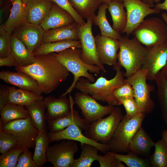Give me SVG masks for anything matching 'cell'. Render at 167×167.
Segmentation results:
<instances>
[{
    "label": "cell",
    "instance_id": "34",
    "mask_svg": "<svg viewBox=\"0 0 167 167\" xmlns=\"http://www.w3.org/2000/svg\"><path fill=\"white\" fill-rule=\"evenodd\" d=\"M78 14L87 20L92 19L102 3L101 0H69Z\"/></svg>",
    "mask_w": 167,
    "mask_h": 167
},
{
    "label": "cell",
    "instance_id": "1",
    "mask_svg": "<svg viewBox=\"0 0 167 167\" xmlns=\"http://www.w3.org/2000/svg\"><path fill=\"white\" fill-rule=\"evenodd\" d=\"M15 69L35 79L42 93L45 94L56 89L69 75V72L51 54L35 55L32 64L16 66Z\"/></svg>",
    "mask_w": 167,
    "mask_h": 167
},
{
    "label": "cell",
    "instance_id": "8",
    "mask_svg": "<svg viewBox=\"0 0 167 167\" xmlns=\"http://www.w3.org/2000/svg\"><path fill=\"white\" fill-rule=\"evenodd\" d=\"M147 71L141 68L126 79L132 86L134 92V98L142 112L148 114L153 111L155 103L151 97V92L154 91V86L146 81Z\"/></svg>",
    "mask_w": 167,
    "mask_h": 167
},
{
    "label": "cell",
    "instance_id": "22",
    "mask_svg": "<svg viewBox=\"0 0 167 167\" xmlns=\"http://www.w3.org/2000/svg\"><path fill=\"white\" fill-rule=\"evenodd\" d=\"M75 21L68 12L54 3L48 15L40 25L45 31L67 26Z\"/></svg>",
    "mask_w": 167,
    "mask_h": 167
},
{
    "label": "cell",
    "instance_id": "48",
    "mask_svg": "<svg viewBox=\"0 0 167 167\" xmlns=\"http://www.w3.org/2000/svg\"><path fill=\"white\" fill-rule=\"evenodd\" d=\"M19 66V65L15 60L10 54L4 58H0V66Z\"/></svg>",
    "mask_w": 167,
    "mask_h": 167
},
{
    "label": "cell",
    "instance_id": "19",
    "mask_svg": "<svg viewBox=\"0 0 167 167\" xmlns=\"http://www.w3.org/2000/svg\"><path fill=\"white\" fill-rule=\"evenodd\" d=\"M0 79L6 83L39 95L42 93L36 81L28 74L21 72L2 70Z\"/></svg>",
    "mask_w": 167,
    "mask_h": 167
},
{
    "label": "cell",
    "instance_id": "3",
    "mask_svg": "<svg viewBox=\"0 0 167 167\" xmlns=\"http://www.w3.org/2000/svg\"><path fill=\"white\" fill-rule=\"evenodd\" d=\"M74 76L73 82L61 95L66 96L75 88L79 79L82 77L88 79L91 82L96 81L94 76L89 72L100 74V68L96 65L88 64L84 62L81 57V49L75 47H72L61 51L51 53Z\"/></svg>",
    "mask_w": 167,
    "mask_h": 167
},
{
    "label": "cell",
    "instance_id": "20",
    "mask_svg": "<svg viewBox=\"0 0 167 167\" xmlns=\"http://www.w3.org/2000/svg\"><path fill=\"white\" fill-rule=\"evenodd\" d=\"M12 6L9 17L1 25L4 30L11 35L15 30L27 22L26 5L21 0H10Z\"/></svg>",
    "mask_w": 167,
    "mask_h": 167
},
{
    "label": "cell",
    "instance_id": "7",
    "mask_svg": "<svg viewBox=\"0 0 167 167\" xmlns=\"http://www.w3.org/2000/svg\"><path fill=\"white\" fill-rule=\"evenodd\" d=\"M132 34L146 46L157 45L167 41V25L158 17L144 19Z\"/></svg>",
    "mask_w": 167,
    "mask_h": 167
},
{
    "label": "cell",
    "instance_id": "12",
    "mask_svg": "<svg viewBox=\"0 0 167 167\" xmlns=\"http://www.w3.org/2000/svg\"><path fill=\"white\" fill-rule=\"evenodd\" d=\"M63 140L48 148V161L54 167H71L75 160V154L79 151L78 145L75 141Z\"/></svg>",
    "mask_w": 167,
    "mask_h": 167
},
{
    "label": "cell",
    "instance_id": "31",
    "mask_svg": "<svg viewBox=\"0 0 167 167\" xmlns=\"http://www.w3.org/2000/svg\"><path fill=\"white\" fill-rule=\"evenodd\" d=\"M72 47H75L81 49V44L80 40H66L42 43L32 54L34 56L47 54L58 52Z\"/></svg>",
    "mask_w": 167,
    "mask_h": 167
},
{
    "label": "cell",
    "instance_id": "16",
    "mask_svg": "<svg viewBox=\"0 0 167 167\" xmlns=\"http://www.w3.org/2000/svg\"><path fill=\"white\" fill-rule=\"evenodd\" d=\"M97 55L103 64L114 66L118 62V40L98 34L95 37Z\"/></svg>",
    "mask_w": 167,
    "mask_h": 167
},
{
    "label": "cell",
    "instance_id": "46",
    "mask_svg": "<svg viewBox=\"0 0 167 167\" xmlns=\"http://www.w3.org/2000/svg\"><path fill=\"white\" fill-rule=\"evenodd\" d=\"M32 157L28 148L24 149L19 156L16 167H37Z\"/></svg>",
    "mask_w": 167,
    "mask_h": 167
},
{
    "label": "cell",
    "instance_id": "42",
    "mask_svg": "<svg viewBox=\"0 0 167 167\" xmlns=\"http://www.w3.org/2000/svg\"><path fill=\"white\" fill-rule=\"evenodd\" d=\"M50 0L68 12L79 25H82L86 23L84 19L75 10L69 0Z\"/></svg>",
    "mask_w": 167,
    "mask_h": 167
},
{
    "label": "cell",
    "instance_id": "11",
    "mask_svg": "<svg viewBox=\"0 0 167 167\" xmlns=\"http://www.w3.org/2000/svg\"><path fill=\"white\" fill-rule=\"evenodd\" d=\"M93 24L91 19L87 20L84 24L79 25L78 33L81 44V58L86 63L96 65L100 68L101 71L105 73L107 71L97 55L95 37L92 30Z\"/></svg>",
    "mask_w": 167,
    "mask_h": 167
},
{
    "label": "cell",
    "instance_id": "38",
    "mask_svg": "<svg viewBox=\"0 0 167 167\" xmlns=\"http://www.w3.org/2000/svg\"><path fill=\"white\" fill-rule=\"evenodd\" d=\"M119 161L125 164L128 167H150L149 158L139 157L130 152L126 155L109 151Z\"/></svg>",
    "mask_w": 167,
    "mask_h": 167
},
{
    "label": "cell",
    "instance_id": "13",
    "mask_svg": "<svg viewBox=\"0 0 167 167\" xmlns=\"http://www.w3.org/2000/svg\"><path fill=\"white\" fill-rule=\"evenodd\" d=\"M146 47L147 51L141 68L147 71V79L152 81L154 80L156 75L166 65L167 41Z\"/></svg>",
    "mask_w": 167,
    "mask_h": 167
},
{
    "label": "cell",
    "instance_id": "14",
    "mask_svg": "<svg viewBox=\"0 0 167 167\" xmlns=\"http://www.w3.org/2000/svg\"><path fill=\"white\" fill-rule=\"evenodd\" d=\"M122 2L127 16V24L124 33L128 36L146 16L161 12L160 10L149 7L141 0H122Z\"/></svg>",
    "mask_w": 167,
    "mask_h": 167
},
{
    "label": "cell",
    "instance_id": "25",
    "mask_svg": "<svg viewBox=\"0 0 167 167\" xmlns=\"http://www.w3.org/2000/svg\"><path fill=\"white\" fill-rule=\"evenodd\" d=\"M47 122L49 132L52 133L61 131L74 123H75L82 130H84L89 124L81 117L78 111L74 108L69 113Z\"/></svg>",
    "mask_w": 167,
    "mask_h": 167
},
{
    "label": "cell",
    "instance_id": "6",
    "mask_svg": "<svg viewBox=\"0 0 167 167\" xmlns=\"http://www.w3.org/2000/svg\"><path fill=\"white\" fill-rule=\"evenodd\" d=\"M123 116L120 108L114 107L108 117L89 124L84 130V135L96 142L107 144Z\"/></svg>",
    "mask_w": 167,
    "mask_h": 167
},
{
    "label": "cell",
    "instance_id": "51",
    "mask_svg": "<svg viewBox=\"0 0 167 167\" xmlns=\"http://www.w3.org/2000/svg\"><path fill=\"white\" fill-rule=\"evenodd\" d=\"M162 139L165 142L167 147V130L163 131L162 133Z\"/></svg>",
    "mask_w": 167,
    "mask_h": 167
},
{
    "label": "cell",
    "instance_id": "9",
    "mask_svg": "<svg viewBox=\"0 0 167 167\" xmlns=\"http://www.w3.org/2000/svg\"><path fill=\"white\" fill-rule=\"evenodd\" d=\"M0 130L14 136L17 145L24 149L35 147V139L40 133L30 117L11 121L0 126Z\"/></svg>",
    "mask_w": 167,
    "mask_h": 167
},
{
    "label": "cell",
    "instance_id": "47",
    "mask_svg": "<svg viewBox=\"0 0 167 167\" xmlns=\"http://www.w3.org/2000/svg\"><path fill=\"white\" fill-rule=\"evenodd\" d=\"M9 91L7 87L2 84L0 86V112L8 103Z\"/></svg>",
    "mask_w": 167,
    "mask_h": 167
},
{
    "label": "cell",
    "instance_id": "55",
    "mask_svg": "<svg viewBox=\"0 0 167 167\" xmlns=\"http://www.w3.org/2000/svg\"><path fill=\"white\" fill-rule=\"evenodd\" d=\"M22 2L25 4L26 5L28 2L29 0H21Z\"/></svg>",
    "mask_w": 167,
    "mask_h": 167
},
{
    "label": "cell",
    "instance_id": "36",
    "mask_svg": "<svg viewBox=\"0 0 167 167\" xmlns=\"http://www.w3.org/2000/svg\"><path fill=\"white\" fill-rule=\"evenodd\" d=\"M154 80L157 88V95L163 120L167 125V79L161 71L156 75Z\"/></svg>",
    "mask_w": 167,
    "mask_h": 167
},
{
    "label": "cell",
    "instance_id": "17",
    "mask_svg": "<svg viewBox=\"0 0 167 167\" xmlns=\"http://www.w3.org/2000/svg\"><path fill=\"white\" fill-rule=\"evenodd\" d=\"M44 32L40 25L27 22L16 29L13 34L22 41L32 53L42 43Z\"/></svg>",
    "mask_w": 167,
    "mask_h": 167
},
{
    "label": "cell",
    "instance_id": "2",
    "mask_svg": "<svg viewBox=\"0 0 167 167\" xmlns=\"http://www.w3.org/2000/svg\"><path fill=\"white\" fill-rule=\"evenodd\" d=\"M121 67L118 62L113 66L116 73L114 77L109 80L101 76L92 83L87 78L81 77L77 82L75 88L90 95L97 101L117 106L113 92L116 88L126 82L123 72L121 70Z\"/></svg>",
    "mask_w": 167,
    "mask_h": 167
},
{
    "label": "cell",
    "instance_id": "49",
    "mask_svg": "<svg viewBox=\"0 0 167 167\" xmlns=\"http://www.w3.org/2000/svg\"><path fill=\"white\" fill-rule=\"evenodd\" d=\"M155 8L159 10H167V0L162 3H158L155 5Z\"/></svg>",
    "mask_w": 167,
    "mask_h": 167
},
{
    "label": "cell",
    "instance_id": "40",
    "mask_svg": "<svg viewBox=\"0 0 167 167\" xmlns=\"http://www.w3.org/2000/svg\"><path fill=\"white\" fill-rule=\"evenodd\" d=\"M11 35L0 26V58L9 56L11 52Z\"/></svg>",
    "mask_w": 167,
    "mask_h": 167
},
{
    "label": "cell",
    "instance_id": "27",
    "mask_svg": "<svg viewBox=\"0 0 167 167\" xmlns=\"http://www.w3.org/2000/svg\"><path fill=\"white\" fill-rule=\"evenodd\" d=\"M11 41L10 55L17 61L19 66H27L34 62L35 56L22 41L12 34Z\"/></svg>",
    "mask_w": 167,
    "mask_h": 167
},
{
    "label": "cell",
    "instance_id": "43",
    "mask_svg": "<svg viewBox=\"0 0 167 167\" xmlns=\"http://www.w3.org/2000/svg\"><path fill=\"white\" fill-rule=\"evenodd\" d=\"M119 105H122L125 108L126 115L129 117L135 116L142 112L137 105L134 98L132 97L124 98L118 100Z\"/></svg>",
    "mask_w": 167,
    "mask_h": 167
},
{
    "label": "cell",
    "instance_id": "5",
    "mask_svg": "<svg viewBox=\"0 0 167 167\" xmlns=\"http://www.w3.org/2000/svg\"><path fill=\"white\" fill-rule=\"evenodd\" d=\"M145 114L141 112L131 117L125 114L107 143L109 151L117 153L129 152V146L134 136L142 126Z\"/></svg>",
    "mask_w": 167,
    "mask_h": 167
},
{
    "label": "cell",
    "instance_id": "32",
    "mask_svg": "<svg viewBox=\"0 0 167 167\" xmlns=\"http://www.w3.org/2000/svg\"><path fill=\"white\" fill-rule=\"evenodd\" d=\"M7 87L9 91L8 103L24 106L37 100L44 99L43 95H37L29 91L17 88L14 86Z\"/></svg>",
    "mask_w": 167,
    "mask_h": 167
},
{
    "label": "cell",
    "instance_id": "57",
    "mask_svg": "<svg viewBox=\"0 0 167 167\" xmlns=\"http://www.w3.org/2000/svg\"><path fill=\"white\" fill-rule=\"evenodd\" d=\"M166 65H167V63H166ZM165 65V66H166Z\"/></svg>",
    "mask_w": 167,
    "mask_h": 167
},
{
    "label": "cell",
    "instance_id": "23",
    "mask_svg": "<svg viewBox=\"0 0 167 167\" xmlns=\"http://www.w3.org/2000/svg\"><path fill=\"white\" fill-rule=\"evenodd\" d=\"M79 25L75 21L67 26L44 31L42 43L66 40H79Z\"/></svg>",
    "mask_w": 167,
    "mask_h": 167
},
{
    "label": "cell",
    "instance_id": "21",
    "mask_svg": "<svg viewBox=\"0 0 167 167\" xmlns=\"http://www.w3.org/2000/svg\"><path fill=\"white\" fill-rule=\"evenodd\" d=\"M53 4L50 0H29L26 5L27 22L40 25L48 15Z\"/></svg>",
    "mask_w": 167,
    "mask_h": 167
},
{
    "label": "cell",
    "instance_id": "4",
    "mask_svg": "<svg viewBox=\"0 0 167 167\" xmlns=\"http://www.w3.org/2000/svg\"><path fill=\"white\" fill-rule=\"evenodd\" d=\"M118 40V62L125 69L123 75L127 78L141 68L147 48L134 37L131 39L126 35Z\"/></svg>",
    "mask_w": 167,
    "mask_h": 167
},
{
    "label": "cell",
    "instance_id": "28",
    "mask_svg": "<svg viewBox=\"0 0 167 167\" xmlns=\"http://www.w3.org/2000/svg\"><path fill=\"white\" fill-rule=\"evenodd\" d=\"M108 5V4L105 3H102L100 5L97 15L92 19L93 23L99 27L101 35L118 40L122 36L120 33L113 28L106 18V10Z\"/></svg>",
    "mask_w": 167,
    "mask_h": 167
},
{
    "label": "cell",
    "instance_id": "24",
    "mask_svg": "<svg viewBox=\"0 0 167 167\" xmlns=\"http://www.w3.org/2000/svg\"><path fill=\"white\" fill-rule=\"evenodd\" d=\"M155 143L141 126L130 142L128 152L142 158L149 155Z\"/></svg>",
    "mask_w": 167,
    "mask_h": 167
},
{
    "label": "cell",
    "instance_id": "54",
    "mask_svg": "<svg viewBox=\"0 0 167 167\" xmlns=\"http://www.w3.org/2000/svg\"><path fill=\"white\" fill-rule=\"evenodd\" d=\"M161 17L167 25V13L163 12L161 15Z\"/></svg>",
    "mask_w": 167,
    "mask_h": 167
},
{
    "label": "cell",
    "instance_id": "10",
    "mask_svg": "<svg viewBox=\"0 0 167 167\" xmlns=\"http://www.w3.org/2000/svg\"><path fill=\"white\" fill-rule=\"evenodd\" d=\"M74 101L80 110L83 118L89 124L110 114L114 108L109 105H102L90 95L81 92L75 93Z\"/></svg>",
    "mask_w": 167,
    "mask_h": 167
},
{
    "label": "cell",
    "instance_id": "33",
    "mask_svg": "<svg viewBox=\"0 0 167 167\" xmlns=\"http://www.w3.org/2000/svg\"><path fill=\"white\" fill-rule=\"evenodd\" d=\"M0 112V126L13 120L30 117L24 106L12 103H7Z\"/></svg>",
    "mask_w": 167,
    "mask_h": 167
},
{
    "label": "cell",
    "instance_id": "56",
    "mask_svg": "<svg viewBox=\"0 0 167 167\" xmlns=\"http://www.w3.org/2000/svg\"><path fill=\"white\" fill-rule=\"evenodd\" d=\"M160 0H154V2L158 3H159Z\"/></svg>",
    "mask_w": 167,
    "mask_h": 167
},
{
    "label": "cell",
    "instance_id": "39",
    "mask_svg": "<svg viewBox=\"0 0 167 167\" xmlns=\"http://www.w3.org/2000/svg\"><path fill=\"white\" fill-rule=\"evenodd\" d=\"M24 148L16 145L0 156V167H15L18 158Z\"/></svg>",
    "mask_w": 167,
    "mask_h": 167
},
{
    "label": "cell",
    "instance_id": "37",
    "mask_svg": "<svg viewBox=\"0 0 167 167\" xmlns=\"http://www.w3.org/2000/svg\"><path fill=\"white\" fill-rule=\"evenodd\" d=\"M155 150L149 159L153 167H167V147L162 139L155 143Z\"/></svg>",
    "mask_w": 167,
    "mask_h": 167
},
{
    "label": "cell",
    "instance_id": "50",
    "mask_svg": "<svg viewBox=\"0 0 167 167\" xmlns=\"http://www.w3.org/2000/svg\"><path fill=\"white\" fill-rule=\"evenodd\" d=\"M143 3L147 5L149 7L153 8L155 7L154 0H141Z\"/></svg>",
    "mask_w": 167,
    "mask_h": 167
},
{
    "label": "cell",
    "instance_id": "18",
    "mask_svg": "<svg viewBox=\"0 0 167 167\" xmlns=\"http://www.w3.org/2000/svg\"><path fill=\"white\" fill-rule=\"evenodd\" d=\"M44 101L47 109V122L69 113L74 108V100L70 94L69 98L66 95H61L58 98L49 96L44 99Z\"/></svg>",
    "mask_w": 167,
    "mask_h": 167
},
{
    "label": "cell",
    "instance_id": "45",
    "mask_svg": "<svg viewBox=\"0 0 167 167\" xmlns=\"http://www.w3.org/2000/svg\"><path fill=\"white\" fill-rule=\"evenodd\" d=\"M100 167H125L122 162L110 154L109 151L104 155H99L98 161Z\"/></svg>",
    "mask_w": 167,
    "mask_h": 167
},
{
    "label": "cell",
    "instance_id": "29",
    "mask_svg": "<svg viewBox=\"0 0 167 167\" xmlns=\"http://www.w3.org/2000/svg\"><path fill=\"white\" fill-rule=\"evenodd\" d=\"M113 22V28L119 33H124L126 28L127 16L123 2L115 1L109 4L108 8Z\"/></svg>",
    "mask_w": 167,
    "mask_h": 167
},
{
    "label": "cell",
    "instance_id": "58",
    "mask_svg": "<svg viewBox=\"0 0 167 167\" xmlns=\"http://www.w3.org/2000/svg\"></svg>",
    "mask_w": 167,
    "mask_h": 167
},
{
    "label": "cell",
    "instance_id": "26",
    "mask_svg": "<svg viewBox=\"0 0 167 167\" xmlns=\"http://www.w3.org/2000/svg\"><path fill=\"white\" fill-rule=\"evenodd\" d=\"M24 107L28 111L32 122L40 133L48 131V126L44 99L36 101Z\"/></svg>",
    "mask_w": 167,
    "mask_h": 167
},
{
    "label": "cell",
    "instance_id": "35",
    "mask_svg": "<svg viewBox=\"0 0 167 167\" xmlns=\"http://www.w3.org/2000/svg\"><path fill=\"white\" fill-rule=\"evenodd\" d=\"M81 152L79 157L75 159L71 167H90L93 162L98 161L99 150L95 146L80 144Z\"/></svg>",
    "mask_w": 167,
    "mask_h": 167
},
{
    "label": "cell",
    "instance_id": "52",
    "mask_svg": "<svg viewBox=\"0 0 167 167\" xmlns=\"http://www.w3.org/2000/svg\"><path fill=\"white\" fill-rule=\"evenodd\" d=\"M102 3H105L107 4H109L110 3L113 2L115 1H120L122 2V0H101Z\"/></svg>",
    "mask_w": 167,
    "mask_h": 167
},
{
    "label": "cell",
    "instance_id": "53",
    "mask_svg": "<svg viewBox=\"0 0 167 167\" xmlns=\"http://www.w3.org/2000/svg\"><path fill=\"white\" fill-rule=\"evenodd\" d=\"M161 71L163 74L164 76L167 79V66H165L161 70Z\"/></svg>",
    "mask_w": 167,
    "mask_h": 167
},
{
    "label": "cell",
    "instance_id": "30",
    "mask_svg": "<svg viewBox=\"0 0 167 167\" xmlns=\"http://www.w3.org/2000/svg\"><path fill=\"white\" fill-rule=\"evenodd\" d=\"M50 142L47 131L39 133L35 139L33 159L37 167H42L48 161L47 151Z\"/></svg>",
    "mask_w": 167,
    "mask_h": 167
},
{
    "label": "cell",
    "instance_id": "41",
    "mask_svg": "<svg viewBox=\"0 0 167 167\" xmlns=\"http://www.w3.org/2000/svg\"><path fill=\"white\" fill-rule=\"evenodd\" d=\"M17 140L14 135L0 130V153L2 154L17 145Z\"/></svg>",
    "mask_w": 167,
    "mask_h": 167
},
{
    "label": "cell",
    "instance_id": "15",
    "mask_svg": "<svg viewBox=\"0 0 167 167\" xmlns=\"http://www.w3.org/2000/svg\"><path fill=\"white\" fill-rule=\"evenodd\" d=\"M82 131L78 125L74 123L60 131L49 132L48 135L50 142L64 139L71 140L79 142L80 144L94 146L104 154L109 151V148L107 144L97 142L89 139L82 133Z\"/></svg>",
    "mask_w": 167,
    "mask_h": 167
},
{
    "label": "cell",
    "instance_id": "44",
    "mask_svg": "<svg viewBox=\"0 0 167 167\" xmlns=\"http://www.w3.org/2000/svg\"><path fill=\"white\" fill-rule=\"evenodd\" d=\"M117 106H119L118 100L122 98L127 97L134 98V92L131 85L126 82L116 88L113 93Z\"/></svg>",
    "mask_w": 167,
    "mask_h": 167
}]
</instances>
